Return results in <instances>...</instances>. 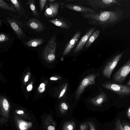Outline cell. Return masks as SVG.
Returning a JSON list of instances; mask_svg holds the SVG:
<instances>
[{"label":"cell","mask_w":130,"mask_h":130,"mask_svg":"<svg viewBox=\"0 0 130 130\" xmlns=\"http://www.w3.org/2000/svg\"><path fill=\"white\" fill-rule=\"evenodd\" d=\"M123 15L122 10L116 8L115 10L99 13H83L80 15L87 19L90 24L105 28L116 24L122 19Z\"/></svg>","instance_id":"1"},{"label":"cell","mask_w":130,"mask_h":130,"mask_svg":"<svg viewBox=\"0 0 130 130\" xmlns=\"http://www.w3.org/2000/svg\"><path fill=\"white\" fill-rule=\"evenodd\" d=\"M102 86L117 94L120 98L130 95V86L126 85H123L113 82H107L104 83Z\"/></svg>","instance_id":"2"},{"label":"cell","mask_w":130,"mask_h":130,"mask_svg":"<svg viewBox=\"0 0 130 130\" xmlns=\"http://www.w3.org/2000/svg\"><path fill=\"white\" fill-rule=\"evenodd\" d=\"M6 19L18 37L20 39L24 38L25 36L23 30L24 27L17 16L10 13Z\"/></svg>","instance_id":"3"},{"label":"cell","mask_w":130,"mask_h":130,"mask_svg":"<svg viewBox=\"0 0 130 130\" xmlns=\"http://www.w3.org/2000/svg\"><path fill=\"white\" fill-rule=\"evenodd\" d=\"M123 53H119L115 56L106 63L103 70V75L110 79L111 74L119 61L122 58Z\"/></svg>","instance_id":"4"},{"label":"cell","mask_w":130,"mask_h":130,"mask_svg":"<svg viewBox=\"0 0 130 130\" xmlns=\"http://www.w3.org/2000/svg\"><path fill=\"white\" fill-rule=\"evenodd\" d=\"M130 72V59L114 74V81L120 84L123 83Z\"/></svg>","instance_id":"5"},{"label":"cell","mask_w":130,"mask_h":130,"mask_svg":"<svg viewBox=\"0 0 130 130\" xmlns=\"http://www.w3.org/2000/svg\"><path fill=\"white\" fill-rule=\"evenodd\" d=\"M56 37L55 35L52 37L43 50V54L45 57L50 61L55 59V52L56 48Z\"/></svg>","instance_id":"6"},{"label":"cell","mask_w":130,"mask_h":130,"mask_svg":"<svg viewBox=\"0 0 130 130\" xmlns=\"http://www.w3.org/2000/svg\"><path fill=\"white\" fill-rule=\"evenodd\" d=\"M88 1L89 5L94 8H105L115 5H121L118 1L115 0H89Z\"/></svg>","instance_id":"7"},{"label":"cell","mask_w":130,"mask_h":130,"mask_svg":"<svg viewBox=\"0 0 130 130\" xmlns=\"http://www.w3.org/2000/svg\"><path fill=\"white\" fill-rule=\"evenodd\" d=\"M96 77L95 74H90L84 78L81 81L76 93V99H78L85 88L88 86L95 84Z\"/></svg>","instance_id":"8"},{"label":"cell","mask_w":130,"mask_h":130,"mask_svg":"<svg viewBox=\"0 0 130 130\" xmlns=\"http://www.w3.org/2000/svg\"><path fill=\"white\" fill-rule=\"evenodd\" d=\"M0 104V122L1 123H3L6 122L9 118L10 105L8 100L4 97L1 98Z\"/></svg>","instance_id":"9"},{"label":"cell","mask_w":130,"mask_h":130,"mask_svg":"<svg viewBox=\"0 0 130 130\" xmlns=\"http://www.w3.org/2000/svg\"><path fill=\"white\" fill-rule=\"evenodd\" d=\"M95 29L94 27L91 28L81 38L73 51V53H77L82 49L90 37L94 32Z\"/></svg>","instance_id":"10"},{"label":"cell","mask_w":130,"mask_h":130,"mask_svg":"<svg viewBox=\"0 0 130 130\" xmlns=\"http://www.w3.org/2000/svg\"><path fill=\"white\" fill-rule=\"evenodd\" d=\"M59 6V4L57 2L50 3L48 6L46 5L44 11V15L49 18L55 17L58 14Z\"/></svg>","instance_id":"11"},{"label":"cell","mask_w":130,"mask_h":130,"mask_svg":"<svg viewBox=\"0 0 130 130\" xmlns=\"http://www.w3.org/2000/svg\"><path fill=\"white\" fill-rule=\"evenodd\" d=\"M27 25L30 28L39 32L43 31L45 28L44 24L36 18L30 19L27 22Z\"/></svg>","instance_id":"12"},{"label":"cell","mask_w":130,"mask_h":130,"mask_svg":"<svg viewBox=\"0 0 130 130\" xmlns=\"http://www.w3.org/2000/svg\"><path fill=\"white\" fill-rule=\"evenodd\" d=\"M64 8L68 9L82 13H95L93 10L88 7L75 4H68L65 5Z\"/></svg>","instance_id":"13"},{"label":"cell","mask_w":130,"mask_h":130,"mask_svg":"<svg viewBox=\"0 0 130 130\" xmlns=\"http://www.w3.org/2000/svg\"><path fill=\"white\" fill-rule=\"evenodd\" d=\"M81 34V32L79 31L76 32L65 48L63 52V55H67L72 50L77 43Z\"/></svg>","instance_id":"14"},{"label":"cell","mask_w":130,"mask_h":130,"mask_svg":"<svg viewBox=\"0 0 130 130\" xmlns=\"http://www.w3.org/2000/svg\"><path fill=\"white\" fill-rule=\"evenodd\" d=\"M107 100L106 94L104 92H102L96 96L91 99L90 102L95 105L100 106Z\"/></svg>","instance_id":"15"},{"label":"cell","mask_w":130,"mask_h":130,"mask_svg":"<svg viewBox=\"0 0 130 130\" xmlns=\"http://www.w3.org/2000/svg\"><path fill=\"white\" fill-rule=\"evenodd\" d=\"M10 1L14 6L19 15L21 16L23 15L27 18V15H26L24 10L23 8L21 3L20 1L11 0Z\"/></svg>","instance_id":"16"},{"label":"cell","mask_w":130,"mask_h":130,"mask_svg":"<svg viewBox=\"0 0 130 130\" xmlns=\"http://www.w3.org/2000/svg\"><path fill=\"white\" fill-rule=\"evenodd\" d=\"M48 21L54 25L62 28L68 29L70 28L67 23L61 19H52L48 20Z\"/></svg>","instance_id":"17"},{"label":"cell","mask_w":130,"mask_h":130,"mask_svg":"<svg viewBox=\"0 0 130 130\" xmlns=\"http://www.w3.org/2000/svg\"><path fill=\"white\" fill-rule=\"evenodd\" d=\"M44 42V40L41 38H36L30 39L27 42H25V43L28 46L35 47L40 45Z\"/></svg>","instance_id":"18"},{"label":"cell","mask_w":130,"mask_h":130,"mask_svg":"<svg viewBox=\"0 0 130 130\" xmlns=\"http://www.w3.org/2000/svg\"><path fill=\"white\" fill-rule=\"evenodd\" d=\"M0 8L2 9H5L14 13H17L12 3L9 4L3 0H0Z\"/></svg>","instance_id":"19"},{"label":"cell","mask_w":130,"mask_h":130,"mask_svg":"<svg viewBox=\"0 0 130 130\" xmlns=\"http://www.w3.org/2000/svg\"><path fill=\"white\" fill-rule=\"evenodd\" d=\"M100 33V31L99 30H96L93 33L87 42L85 48L89 47L91 44L98 37Z\"/></svg>","instance_id":"20"},{"label":"cell","mask_w":130,"mask_h":130,"mask_svg":"<svg viewBox=\"0 0 130 130\" xmlns=\"http://www.w3.org/2000/svg\"><path fill=\"white\" fill-rule=\"evenodd\" d=\"M27 4L29 5L30 8L34 15L39 17V14L37 11L34 0H28Z\"/></svg>","instance_id":"21"},{"label":"cell","mask_w":130,"mask_h":130,"mask_svg":"<svg viewBox=\"0 0 130 130\" xmlns=\"http://www.w3.org/2000/svg\"><path fill=\"white\" fill-rule=\"evenodd\" d=\"M17 123L19 128L21 130H27L32 125V123L31 122L21 120H18Z\"/></svg>","instance_id":"22"},{"label":"cell","mask_w":130,"mask_h":130,"mask_svg":"<svg viewBox=\"0 0 130 130\" xmlns=\"http://www.w3.org/2000/svg\"><path fill=\"white\" fill-rule=\"evenodd\" d=\"M74 124L72 121H69L66 123L63 127V130H74Z\"/></svg>","instance_id":"23"},{"label":"cell","mask_w":130,"mask_h":130,"mask_svg":"<svg viewBox=\"0 0 130 130\" xmlns=\"http://www.w3.org/2000/svg\"><path fill=\"white\" fill-rule=\"evenodd\" d=\"M115 125V128L114 130H124L119 118L117 119Z\"/></svg>","instance_id":"24"},{"label":"cell","mask_w":130,"mask_h":130,"mask_svg":"<svg viewBox=\"0 0 130 130\" xmlns=\"http://www.w3.org/2000/svg\"><path fill=\"white\" fill-rule=\"evenodd\" d=\"M9 40V37L7 35L3 33L0 34V42L1 43L6 42Z\"/></svg>","instance_id":"25"},{"label":"cell","mask_w":130,"mask_h":130,"mask_svg":"<svg viewBox=\"0 0 130 130\" xmlns=\"http://www.w3.org/2000/svg\"><path fill=\"white\" fill-rule=\"evenodd\" d=\"M68 109V107L65 103L63 102L61 104L60 106V109L61 111L63 112L67 111Z\"/></svg>","instance_id":"26"},{"label":"cell","mask_w":130,"mask_h":130,"mask_svg":"<svg viewBox=\"0 0 130 130\" xmlns=\"http://www.w3.org/2000/svg\"><path fill=\"white\" fill-rule=\"evenodd\" d=\"M45 90V85L43 83L40 84L38 88V90L40 93H42L44 92Z\"/></svg>","instance_id":"27"},{"label":"cell","mask_w":130,"mask_h":130,"mask_svg":"<svg viewBox=\"0 0 130 130\" xmlns=\"http://www.w3.org/2000/svg\"><path fill=\"white\" fill-rule=\"evenodd\" d=\"M39 4L40 11H42L46 3V0H39Z\"/></svg>","instance_id":"28"},{"label":"cell","mask_w":130,"mask_h":130,"mask_svg":"<svg viewBox=\"0 0 130 130\" xmlns=\"http://www.w3.org/2000/svg\"><path fill=\"white\" fill-rule=\"evenodd\" d=\"M67 84H66L62 90L59 96V99L62 97L65 93L67 88Z\"/></svg>","instance_id":"29"},{"label":"cell","mask_w":130,"mask_h":130,"mask_svg":"<svg viewBox=\"0 0 130 130\" xmlns=\"http://www.w3.org/2000/svg\"><path fill=\"white\" fill-rule=\"evenodd\" d=\"M122 126L124 130H130V125L126 123H123Z\"/></svg>","instance_id":"30"},{"label":"cell","mask_w":130,"mask_h":130,"mask_svg":"<svg viewBox=\"0 0 130 130\" xmlns=\"http://www.w3.org/2000/svg\"><path fill=\"white\" fill-rule=\"evenodd\" d=\"M33 86L32 84H30L27 87L26 89L28 91H31L32 89Z\"/></svg>","instance_id":"31"},{"label":"cell","mask_w":130,"mask_h":130,"mask_svg":"<svg viewBox=\"0 0 130 130\" xmlns=\"http://www.w3.org/2000/svg\"><path fill=\"white\" fill-rule=\"evenodd\" d=\"M87 127L86 124H82L80 126V130H87Z\"/></svg>","instance_id":"32"},{"label":"cell","mask_w":130,"mask_h":130,"mask_svg":"<svg viewBox=\"0 0 130 130\" xmlns=\"http://www.w3.org/2000/svg\"><path fill=\"white\" fill-rule=\"evenodd\" d=\"M29 75H26L24 78V82L25 83H26L28 81V79H29Z\"/></svg>","instance_id":"33"},{"label":"cell","mask_w":130,"mask_h":130,"mask_svg":"<svg viewBox=\"0 0 130 130\" xmlns=\"http://www.w3.org/2000/svg\"><path fill=\"white\" fill-rule=\"evenodd\" d=\"M16 112L17 113L19 114H23L24 113V112L23 111L20 110H18L16 111Z\"/></svg>","instance_id":"34"},{"label":"cell","mask_w":130,"mask_h":130,"mask_svg":"<svg viewBox=\"0 0 130 130\" xmlns=\"http://www.w3.org/2000/svg\"><path fill=\"white\" fill-rule=\"evenodd\" d=\"M48 130H55V127L52 126H50L48 127Z\"/></svg>","instance_id":"35"},{"label":"cell","mask_w":130,"mask_h":130,"mask_svg":"<svg viewBox=\"0 0 130 130\" xmlns=\"http://www.w3.org/2000/svg\"><path fill=\"white\" fill-rule=\"evenodd\" d=\"M89 124L90 127V130H95L94 126L92 124L90 123Z\"/></svg>","instance_id":"36"},{"label":"cell","mask_w":130,"mask_h":130,"mask_svg":"<svg viewBox=\"0 0 130 130\" xmlns=\"http://www.w3.org/2000/svg\"><path fill=\"white\" fill-rule=\"evenodd\" d=\"M127 115L128 118H130V107L128 109L127 112Z\"/></svg>","instance_id":"37"},{"label":"cell","mask_w":130,"mask_h":130,"mask_svg":"<svg viewBox=\"0 0 130 130\" xmlns=\"http://www.w3.org/2000/svg\"><path fill=\"white\" fill-rule=\"evenodd\" d=\"M58 79V78L54 77H52L50 78V79L52 80H56Z\"/></svg>","instance_id":"38"},{"label":"cell","mask_w":130,"mask_h":130,"mask_svg":"<svg viewBox=\"0 0 130 130\" xmlns=\"http://www.w3.org/2000/svg\"><path fill=\"white\" fill-rule=\"evenodd\" d=\"M126 85L128 86H130V79L127 83Z\"/></svg>","instance_id":"39"},{"label":"cell","mask_w":130,"mask_h":130,"mask_svg":"<svg viewBox=\"0 0 130 130\" xmlns=\"http://www.w3.org/2000/svg\"><path fill=\"white\" fill-rule=\"evenodd\" d=\"M56 1L55 0H48V1L49 2H54L55 1Z\"/></svg>","instance_id":"40"}]
</instances>
